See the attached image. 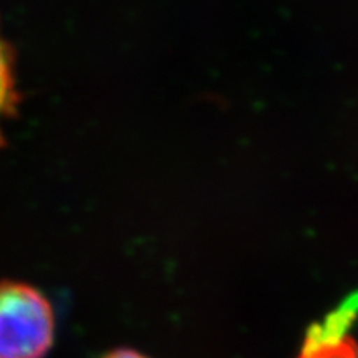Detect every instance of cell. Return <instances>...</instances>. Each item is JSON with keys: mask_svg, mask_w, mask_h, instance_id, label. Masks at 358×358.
Listing matches in <instances>:
<instances>
[{"mask_svg": "<svg viewBox=\"0 0 358 358\" xmlns=\"http://www.w3.org/2000/svg\"><path fill=\"white\" fill-rule=\"evenodd\" d=\"M53 338L50 301L25 282H0V358H45Z\"/></svg>", "mask_w": 358, "mask_h": 358, "instance_id": "1", "label": "cell"}, {"mask_svg": "<svg viewBox=\"0 0 358 358\" xmlns=\"http://www.w3.org/2000/svg\"><path fill=\"white\" fill-rule=\"evenodd\" d=\"M19 105L15 80V55L0 29V146H2V123L10 118Z\"/></svg>", "mask_w": 358, "mask_h": 358, "instance_id": "2", "label": "cell"}, {"mask_svg": "<svg viewBox=\"0 0 358 358\" xmlns=\"http://www.w3.org/2000/svg\"><path fill=\"white\" fill-rule=\"evenodd\" d=\"M101 358H150L143 353L133 350V348H116V350H111L106 355H103Z\"/></svg>", "mask_w": 358, "mask_h": 358, "instance_id": "3", "label": "cell"}, {"mask_svg": "<svg viewBox=\"0 0 358 358\" xmlns=\"http://www.w3.org/2000/svg\"><path fill=\"white\" fill-rule=\"evenodd\" d=\"M299 358H303V357H301V355H299Z\"/></svg>", "mask_w": 358, "mask_h": 358, "instance_id": "4", "label": "cell"}]
</instances>
